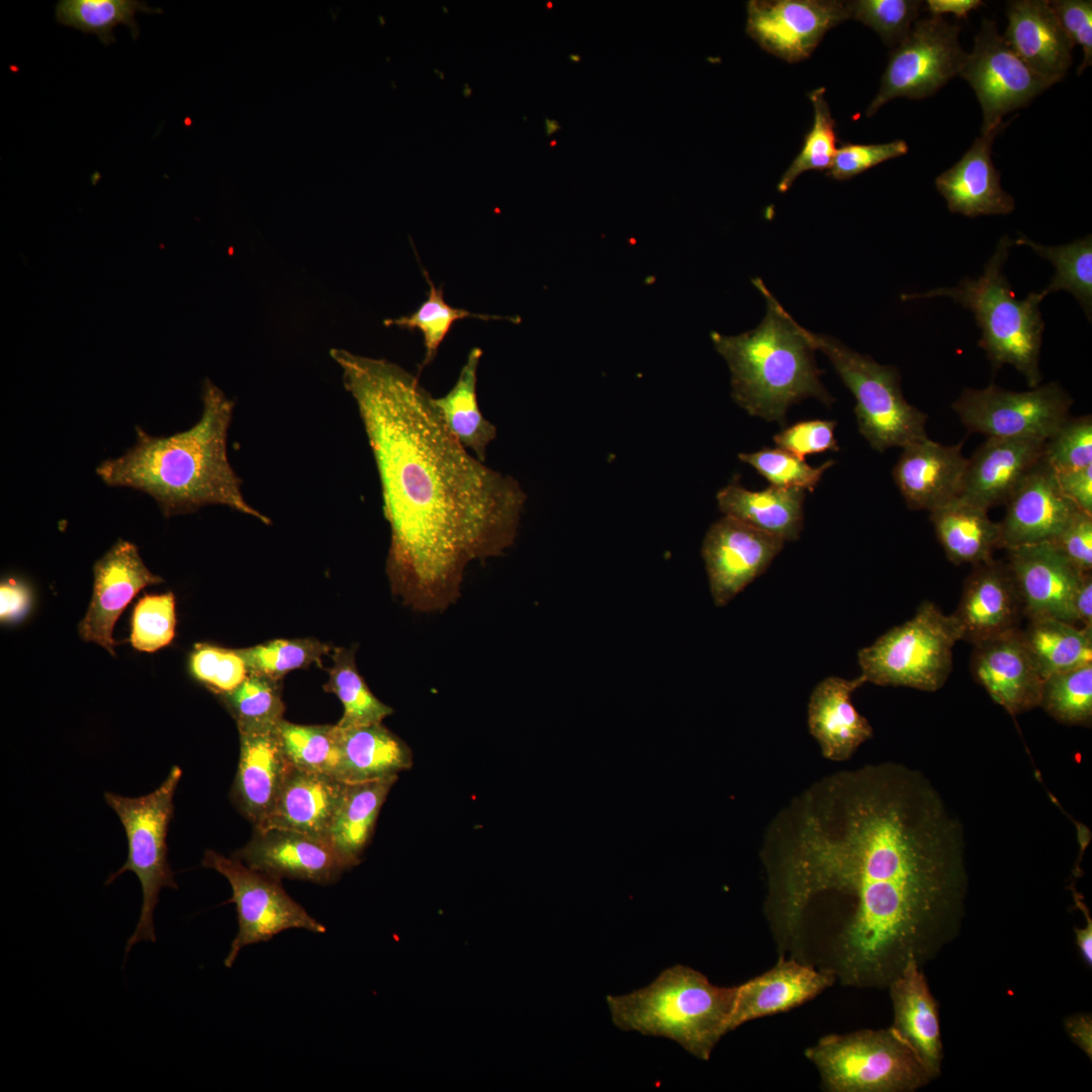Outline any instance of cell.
Segmentation results:
<instances>
[{"mask_svg": "<svg viewBox=\"0 0 1092 1092\" xmlns=\"http://www.w3.org/2000/svg\"><path fill=\"white\" fill-rule=\"evenodd\" d=\"M965 846L918 770L882 762L816 781L777 813L760 848L779 957L859 989L922 968L960 933Z\"/></svg>", "mask_w": 1092, "mask_h": 1092, "instance_id": "obj_1", "label": "cell"}, {"mask_svg": "<svg viewBox=\"0 0 1092 1092\" xmlns=\"http://www.w3.org/2000/svg\"><path fill=\"white\" fill-rule=\"evenodd\" d=\"M330 353L376 463L390 526L391 589L416 611L446 610L471 562L513 545L527 495L456 439L416 375L385 359Z\"/></svg>", "mask_w": 1092, "mask_h": 1092, "instance_id": "obj_2", "label": "cell"}, {"mask_svg": "<svg viewBox=\"0 0 1092 1092\" xmlns=\"http://www.w3.org/2000/svg\"><path fill=\"white\" fill-rule=\"evenodd\" d=\"M201 398L202 414L191 428L154 437L136 427L135 444L121 456L101 462L97 475L107 485L146 492L167 518L220 505L270 524L244 497L242 479L229 461L234 401L209 379Z\"/></svg>", "mask_w": 1092, "mask_h": 1092, "instance_id": "obj_3", "label": "cell"}, {"mask_svg": "<svg viewBox=\"0 0 1092 1092\" xmlns=\"http://www.w3.org/2000/svg\"><path fill=\"white\" fill-rule=\"evenodd\" d=\"M753 285L764 296L766 312L753 330L737 336L711 333L731 372L733 399L749 415L784 423L788 408L813 396L830 405L834 398L820 380L815 349L798 324L760 278Z\"/></svg>", "mask_w": 1092, "mask_h": 1092, "instance_id": "obj_4", "label": "cell"}, {"mask_svg": "<svg viewBox=\"0 0 1092 1092\" xmlns=\"http://www.w3.org/2000/svg\"><path fill=\"white\" fill-rule=\"evenodd\" d=\"M735 995L736 986H716L701 972L675 965L642 989L608 995L607 1004L618 1028L668 1038L708 1061L730 1032Z\"/></svg>", "mask_w": 1092, "mask_h": 1092, "instance_id": "obj_5", "label": "cell"}, {"mask_svg": "<svg viewBox=\"0 0 1092 1092\" xmlns=\"http://www.w3.org/2000/svg\"><path fill=\"white\" fill-rule=\"evenodd\" d=\"M1012 245L1007 235L1002 237L977 279L966 278L956 287L903 294L901 298L946 296L972 310L982 331L979 346L985 351L993 372L1010 364L1033 388L1042 378L1039 356L1044 322L1039 304L1045 296L1040 291L1030 292L1024 299L1016 298L1002 271Z\"/></svg>", "mask_w": 1092, "mask_h": 1092, "instance_id": "obj_6", "label": "cell"}, {"mask_svg": "<svg viewBox=\"0 0 1092 1092\" xmlns=\"http://www.w3.org/2000/svg\"><path fill=\"white\" fill-rule=\"evenodd\" d=\"M828 1092H913L932 1078L890 1026L829 1034L805 1051Z\"/></svg>", "mask_w": 1092, "mask_h": 1092, "instance_id": "obj_7", "label": "cell"}, {"mask_svg": "<svg viewBox=\"0 0 1092 1092\" xmlns=\"http://www.w3.org/2000/svg\"><path fill=\"white\" fill-rule=\"evenodd\" d=\"M801 331L811 346L829 359L853 394L859 433L875 450L903 448L928 438L925 429L928 417L905 399L897 368L882 365L830 336L810 332L802 326Z\"/></svg>", "mask_w": 1092, "mask_h": 1092, "instance_id": "obj_8", "label": "cell"}, {"mask_svg": "<svg viewBox=\"0 0 1092 1092\" xmlns=\"http://www.w3.org/2000/svg\"><path fill=\"white\" fill-rule=\"evenodd\" d=\"M181 776V768L174 765L164 782L148 795L135 798L110 792L104 795L124 828L128 844L124 863L108 877L105 885H110L125 872H132L140 881L143 894L139 921L126 941V954L139 942H156L154 911L160 892L164 888L177 889L168 861L167 834Z\"/></svg>", "mask_w": 1092, "mask_h": 1092, "instance_id": "obj_9", "label": "cell"}, {"mask_svg": "<svg viewBox=\"0 0 1092 1092\" xmlns=\"http://www.w3.org/2000/svg\"><path fill=\"white\" fill-rule=\"evenodd\" d=\"M962 640L953 615L925 601L914 616L858 651L866 682L934 692L948 678L952 648Z\"/></svg>", "mask_w": 1092, "mask_h": 1092, "instance_id": "obj_10", "label": "cell"}, {"mask_svg": "<svg viewBox=\"0 0 1092 1092\" xmlns=\"http://www.w3.org/2000/svg\"><path fill=\"white\" fill-rule=\"evenodd\" d=\"M202 866L228 880L233 893L230 901L237 909L238 932L223 961L225 968L234 966L245 946L266 942L284 930L326 932L325 925L285 892L281 880L210 849L204 852Z\"/></svg>", "mask_w": 1092, "mask_h": 1092, "instance_id": "obj_11", "label": "cell"}, {"mask_svg": "<svg viewBox=\"0 0 1092 1092\" xmlns=\"http://www.w3.org/2000/svg\"><path fill=\"white\" fill-rule=\"evenodd\" d=\"M1073 402L1055 381L1020 392L990 384L983 389L965 388L951 408L970 433L1046 441L1070 417Z\"/></svg>", "mask_w": 1092, "mask_h": 1092, "instance_id": "obj_12", "label": "cell"}, {"mask_svg": "<svg viewBox=\"0 0 1092 1092\" xmlns=\"http://www.w3.org/2000/svg\"><path fill=\"white\" fill-rule=\"evenodd\" d=\"M961 28L942 17L917 19L891 53L867 116H873L894 98L929 97L959 75L967 56L959 41Z\"/></svg>", "mask_w": 1092, "mask_h": 1092, "instance_id": "obj_13", "label": "cell"}, {"mask_svg": "<svg viewBox=\"0 0 1092 1092\" xmlns=\"http://www.w3.org/2000/svg\"><path fill=\"white\" fill-rule=\"evenodd\" d=\"M959 75L973 88L981 105V133L998 127L1006 114L1026 107L1051 87L1014 53L989 18L982 20Z\"/></svg>", "mask_w": 1092, "mask_h": 1092, "instance_id": "obj_14", "label": "cell"}, {"mask_svg": "<svg viewBox=\"0 0 1092 1092\" xmlns=\"http://www.w3.org/2000/svg\"><path fill=\"white\" fill-rule=\"evenodd\" d=\"M746 10V33L789 63L807 59L829 29L849 18L847 1L838 0H750Z\"/></svg>", "mask_w": 1092, "mask_h": 1092, "instance_id": "obj_15", "label": "cell"}, {"mask_svg": "<svg viewBox=\"0 0 1092 1092\" xmlns=\"http://www.w3.org/2000/svg\"><path fill=\"white\" fill-rule=\"evenodd\" d=\"M784 541L735 518L724 516L707 531L702 555L717 607L726 606L781 552Z\"/></svg>", "mask_w": 1092, "mask_h": 1092, "instance_id": "obj_16", "label": "cell"}, {"mask_svg": "<svg viewBox=\"0 0 1092 1092\" xmlns=\"http://www.w3.org/2000/svg\"><path fill=\"white\" fill-rule=\"evenodd\" d=\"M94 585L89 608L78 626L81 638L115 655L112 637L117 619L144 587L163 581L152 573L138 547L118 540L93 566Z\"/></svg>", "mask_w": 1092, "mask_h": 1092, "instance_id": "obj_17", "label": "cell"}, {"mask_svg": "<svg viewBox=\"0 0 1092 1092\" xmlns=\"http://www.w3.org/2000/svg\"><path fill=\"white\" fill-rule=\"evenodd\" d=\"M234 856L279 880L320 885L335 883L347 870L327 840L281 828L255 829L251 840Z\"/></svg>", "mask_w": 1092, "mask_h": 1092, "instance_id": "obj_18", "label": "cell"}, {"mask_svg": "<svg viewBox=\"0 0 1092 1092\" xmlns=\"http://www.w3.org/2000/svg\"><path fill=\"white\" fill-rule=\"evenodd\" d=\"M971 670L989 696L1011 715L1039 706L1043 678L1019 628L974 644Z\"/></svg>", "mask_w": 1092, "mask_h": 1092, "instance_id": "obj_19", "label": "cell"}, {"mask_svg": "<svg viewBox=\"0 0 1092 1092\" xmlns=\"http://www.w3.org/2000/svg\"><path fill=\"white\" fill-rule=\"evenodd\" d=\"M1007 552L1023 616L1028 620L1052 618L1075 624L1073 598L1084 572L1075 568L1051 542Z\"/></svg>", "mask_w": 1092, "mask_h": 1092, "instance_id": "obj_20", "label": "cell"}, {"mask_svg": "<svg viewBox=\"0 0 1092 1092\" xmlns=\"http://www.w3.org/2000/svg\"><path fill=\"white\" fill-rule=\"evenodd\" d=\"M1000 548L1052 542L1079 510L1061 491L1054 469L1041 460L1005 504Z\"/></svg>", "mask_w": 1092, "mask_h": 1092, "instance_id": "obj_21", "label": "cell"}, {"mask_svg": "<svg viewBox=\"0 0 1092 1092\" xmlns=\"http://www.w3.org/2000/svg\"><path fill=\"white\" fill-rule=\"evenodd\" d=\"M952 615L961 627L962 640L973 644L1017 629L1023 610L1008 563L991 558L974 565Z\"/></svg>", "mask_w": 1092, "mask_h": 1092, "instance_id": "obj_22", "label": "cell"}, {"mask_svg": "<svg viewBox=\"0 0 1092 1092\" xmlns=\"http://www.w3.org/2000/svg\"><path fill=\"white\" fill-rule=\"evenodd\" d=\"M963 443L925 438L902 448L893 478L909 509L932 512L959 497L968 463Z\"/></svg>", "mask_w": 1092, "mask_h": 1092, "instance_id": "obj_23", "label": "cell"}, {"mask_svg": "<svg viewBox=\"0 0 1092 1092\" xmlns=\"http://www.w3.org/2000/svg\"><path fill=\"white\" fill-rule=\"evenodd\" d=\"M1044 442L987 438L968 459L959 497L986 511L1006 504L1041 460Z\"/></svg>", "mask_w": 1092, "mask_h": 1092, "instance_id": "obj_24", "label": "cell"}, {"mask_svg": "<svg viewBox=\"0 0 1092 1092\" xmlns=\"http://www.w3.org/2000/svg\"><path fill=\"white\" fill-rule=\"evenodd\" d=\"M1006 125L1004 122L981 133L952 167L935 178V187L949 211L977 217L1014 210V198L1001 187L1000 173L992 161V145Z\"/></svg>", "mask_w": 1092, "mask_h": 1092, "instance_id": "obj_25", "label": "cell"}, {"mask_svg": "<svg viewBox=\"0 0 1092 1092\" xmlns=\"http://www.w3.org/2000/svg\"><path fill=\"white\" fill-rule=\"evenodd\" d=\"M1003 37L1014 53L1051 86L1070 69L1074 44L1062 27L1050 1L1007 2Z\"/></svg>", "mask_w": 1092, "mask_h": 1092, "instance_id": "obj_26", "label": "cell"}, {"mask_svg": "<svg viewBox=\"0 0 1092 1092\" xmlns=\"http://www.w3.org/2000/svg\"><path fill=\"white\" fill-rule=\"evenodd\" d=\"M835 983L830 974L779 957L771 969L736 986L729 1029L733 1031L753 1019L796 1008Z\"/></svg>", "mask_w": 1092, "mask_h": 1092, "instance_id": "obj_27", "label": "cell"}, {"mask_svg": "<svg viewBox=\"0 0 1092 1092\" xmlns=\"http://www.w3.org/2000/svg\"><path fill=\"white\" fill-rule=\"evenodd\" d=\"M239 735L240 758L232 797L256 828L271 811L291 764L277 727L239 731Z\"/></svg>", "mask_w": 1092, "mask_h": 1092, "instance_id": "obj_28", "label": "cell"}, {"mask_svg": "<svg viewBox=\"0 0 1092 1092\" xmlns=\"http://www.w3.org/2000/svg\"><path fill=\"white\" fill-rule=\"evenodd\" d=\"M866 684L860 674L846 679L829 676L812 691L808 704V726L824 757L843 761L873 736V728L851 702L852 693Z\"/></svg>", "mask_w": 1092, "mask_h": 1092, "instance_id": "obj_29", "label": "cell"}, {"mask_svg": "<svg viewBox=\"0 0 1092 1092\" xmlns=\"http://www.w3.org/2000/svg\"><path fill=\"white\" fill-rule=\"evenodd\" d=\"M888 989L893 1007L891 1027L908 1043L934 1080L941 1073L943 1045L938 1006L921 967L909 964Z\"/></svg>", "mask_w": 1092, "mask_h": 1092, "instance_id": "obj_30", "label": "cell"}, {"mask_svg": "<svg viewBox=\"0 0 1092 1092\" xmlns=\"http://www.w3.org/2000/svg\"><path fill=\"white\" fill-rule=\"evenodd\" d=\"M345 786L333 776L291 765L271 811L255 829H289L328 841Z\"/></svg>", "mask_w": 1092, "mask_h": 1092, "instance_id": "obj_31", "label": "cell"}, {"mask_svg": "<svg viewBox=\"0 0 1092 1092\" xmlns=\"http://www.w3.org/2000/svg\"><path fill=\"white\" fill-rule=\"evenodd\" d=\"M805 490L770 485L763 490L745 488L736 476L717 493L720 511L749 526L786 541L798 540L803 529Z\"/></svg>", "mask_w": 1092, "mask_h": 1092, "instance_id": "obj_32", "label": "cell"}, {"mask_svg": "<svg viewBox=\"0 0 1092 1092\" xmlns=\"http://www.w3.org/2000/svg\"><path fill=\"white\" fill-rule=\"evenodd\" d=\"M338 729L340 781L354 784L398 777L413 766L408 745L382 723Z\"/></svg>", "mask_w": 1092, "mask_h": 1092, "instance_id": "obj_33", "label": "cell"}, {"mask_svg": "<svg viewBox=\"0 0 1092 1092\" xmlns=\"http://www.w3.org/2000/svg\"><path fill=\"white\" fill-rule=\"evenodd\" d=\"M397 778L346 783L328 841L347 870L359 863L381 807Z\"/></svg>", "mask_w": 1092, "mask_h": 1092, "instance_id": "obj_34", "label": "cell"}, {"mask_svg": "<svg viewBox=\"0 0 1092 1092\" xmlns=\"http://www.w3.org/2000/svg\"><path fill=\"white\" fill-rule=\"evenodd\" d=\"M929 519L947 559L956 565H976L993 558L1000 548V526L988 511L961 497L930 512Z\"/></svg>", "mask_w": 1092, "mask_h": 1092, "instance_id": "obj_35", "label": "cell"}, {"mask_svg": "<svg viewBox=\"0 0 1092 1092\" xmlns=\"http://www.w3.org/2000/svg\"><path fill=\"white\" fill-rule=\"evenodd\" d=\"M481 356V349H471L454 386L444 396L434 397V402L456 439L484 462L487 447L496 438V428L483 417L477 401V368Z\"/></svg>", "mask_w": 1092, "mask_h": 1092, "instance_id": "obj_36", "label": "cell"}, {"mask_svg": "<svg viewBox=\"0 0 1092 1092\" xmlns=\"http://www.w3.org/2000/svg\"><path fill=\"white\" fill-rule=\"evenodd\" d=\"M1021 634L1043 679L1092 663V628L1043 618L1029 620Z\"/></svg>", "mask_w": 1092, "mask_h": 1092, "instance_id": "obj_37", "label": "cell"}, {"mask_svg": "<svg viewBox=\"0 0 1092 1092\" xmlns=\"http://www.w3.org/2000/svg\"><path fill=\"white\" fill-rule=\"evenodd\" d=\"M332 658L333 666L328 670L329 678L324 689L335 694L343 705V716L337 723L339 727L382 723L383 719L393 713L366 685L357 669L352 649L335 648Z\"/></svg>", "mask_w": 1092, "mask_h": 1092, "instance_id": "obj_38", "label": "cell"}, {"mask_svg": "<svg viewBox=\"0 0 1092 1092\" xmlns=\"http://www.w3.org/2000/svg\"><path fill=\"white\" fill-rule=\"evenodd\" d=\"M1013 245L1027 246L1038 256L1051 261L1056 269L1050 284L1041 290L1044 296L1059 290L1071 292L1085 311L1089 321L1092 314V239H1084L1057 246H1043L1023 234L1012 241Z\"/></svg>", "mask_w": 1092, "mask_h": 1092, "instance_id": "obj_39", "label": "cell"}, {"mask_svg": "<svg viewBox=\"0 0 1092 1092\" xmlns=\"http://www.w3.org/2000/svg\"><path fill=\"white\" fill-rule=\"evenodd\" d=\"M55 11L59 23L93 33L107 46L115 41L113 29L118 24L126 25L136 38L140 29L135 14L160 13L161 10L138 0H60Z\"/></svg>", "mask_w": 1092, "mask_h": 1092, "instance_id": "obj_40", "label": "cell"}, {"mask_svg": "<svg viewBox=\"0 0 1092 1092\" xmlns=\"http://www.w3.org/2000/svg\"><path fill=\"white\" fill-rule=\"evenodd\" d=\"M277 732L293 767L338 779L340 744L337 724L299 725L283 719L277 726Z\"/></svg>", "mask_w": 1092, "mask_h": 1092, "instance_id": "obj_41", "label": "cell"}, {"mask_svg": "<svg viewBox=\"0 0 1092 1092\" xmlns=\"http://www.w3.org/2000/svg\"><path fill=\"white\" fill-rule=\"evenodd\" d=\"M219 696L239 731L275 728L283 720L280 680L249 672L237 688Z\"/></svg>", "mask_w": 1092, "mask_h": 1092, "instance_id": "obj_42", "label": "cell"}, {"mask_svg": "<svg viewBox=\"0 0 1092 1092\" xmlns=\"http://www.w3.org/2000/svg\"><path fill=\"white\" fill-rule=\"evenodd\" d=\"M423 271L430 286L427 299L412 314L384 321L385 326H397L407 330H419L423 333L426 351L421 369L434 360L441 343L455 322L466 317H478L484 321L516 320L510 316L474 313L464 308L451 306L444 299L443 288L436 287L427 271Z\"/></svg>", "mask_w": 1092, "mask_h": 1092, "instance_id": "obj_43", "label": "cell"}, {"mask_svg": "<svg viewBox=\"0 0 1092 1092\" xmlns=\"http://www.w3.org/2000/svg\"><path fill=\"white\" fill-rule=\"evenodd\" d=\"M1039 706L1059 722L1088 726L1092 719V663L1043 679Z\"/></svg>", "mask_w": 1092, "mask_h": 1092, "instance_id": "obj_44", "label": "cell"}, {"mask_svg": "<svg viewBox=\"0 0 1092 1092\" xmlns=\"http://www.w3.org/2000/svg\"><path fill=\"white\" fill-rule=\"evenodd\" d=\"M825 88L819 87L809 93L814 110V120L806 133L803 147L778 183V191L787 192L795 180L809 170H828L837 151L835 120L824 97Z\"/></svg>", "mask_w": 1092, "mask_h": 1092, "instance_id": "obj_45", "label": "cell"}, {"mask_svg": "<svg viewBox=\"0 0 1092 1092\" xmlns=\"http://www.w3.org/2000/svg\"><path fill=\"white\" fill-rule=\"evenodd\" d=\"M248 671L274 680L289 671L311 664L322 665V659L332 648L316 639H276L256 646L238 649Z\"/></svg>", "mask_w": 1092, "mask_h": 1092, "instance_id": "obj_46", "label": "cell"}, {"mask_svg": "<svg viewBox=\"0 0 1092 1092\" xmlns=\"http://www.w3.org/2000/svg\"><path fill=\"white\" fill-rule=\"evenodd\" d=\"M849 18L875 30L889 47H897L911 31L923 9L917 0L847 1Z\"/></svg>", "mask_w": 1092, "mask_h": 1092, "instance_id": "obj_47", "label": "cell"}, {"mask_svg": "<svg viewBox=\"0 0 1092 1092\" xmlns=\"http://www.w3.org/2000/svg\"><path fill=\"white\" fill-rule=\"evenodd\" d=\"M742 462L751 465L771 485L813 491L823 473L834 464L832 459L820 466L808 465L805 460L781 448H764L753 453H740Z\"/></svg>", "mask_w": 1092, "mask_h": 1092, "instance_id": "obj_48", "label": "cell"}, {"mask_svg": "<svg viewBox=\"0 0 1092 1092\" xmlns=\"http://www.w3.org/2000/svg\"><path fill=\"white\" fill-rule=\"evenodd\" d=\"M175 625L173 594L147 595L133 610L129 638L131 645L141 651H156L173 640Z\"/></svg>", "mask_w": 1092, "mask_h": 1092, "instance_id": "obj_49", "label": "cell"}, {"mask_svg": "<svg viewBox=\"0 0 1092 1092\" xmlns=\"http://www.w3.org/2000/svg\"><path fill=\"white\" fill-rule=\"evenodd\" d=\"M1042 460L1055 471L1092 465V418L1069 417L1044 442Z\"/></svg>", "mask_w": 1092, "mask_h": 1092, "instance_id": "obj_50", "label": "cell"}, {"mask_svg": "<svg viewBox=\"0 0 1092 1092\" xmlns=\"http://www.w3.org/2000/svg\"><path fill=\"white\" fill-rule=\"evenodd\" d=\"M191 674L208 689L222 695L237 688L248 675L238 649L197 644L190 655Z\"/></svg>", "mask_w": 1092, "mask_h": 1092, "instance_id": "obj_51", "label": "cell"}, {"mask_svg": "<svg viewBox=\"0 0 1092 1092\" xmlns=\"http://www.w3.org/2000/svg\"><path fill=\"white\" fill-rule=\"evenodd\" d=\"M909 148L905 141L883 144H844L837 148L827 175L836 180L854 177L885 161L904 156Z\"/></svg>", "mask_w": 1092, "mask_h": 1092, "instance_id": "obj_52", "label": "cell"}, {"mask_svg": "<svg viewBox=\"0 0 1092 1092\" xmlns=\"http://www.w3.org/2000/svg\"><path fill=\"white\" fill-rule=\"evenodd\" d=\"M836 422L827 420L803 421L787 427L776 434L774 441L784 449L804 460L806 455L827 450L838 451L834 437Z\"/></svg>", "mask_w": 1092, "mask_h": 1092, "instance_id": "obj_53", "label": "cell"}, {"mask_svg": "<svg viewBox=\"0 0 1092 1092\" xmlns=\"http://www.w3.org/2000/svg\"><path fill=\"white\" fill-rule=\"evenodd\" d=\"M1050 4L1072 43L1083 50V61L1077 68L1081 75L1092 64V1L1053 0Z\"/></svg>", "mask_w": 1092, "mask_h": 1092, "instance_id": "obj_54", "label": "cell"}, {"mask_svg": "<svg viewBox=\"0 0 1092 1092\" xmlns=\"http://www.w3.org/2000/svg\"><path fill=\"white\" fill-rule=\"evenodd\" d=\"M1079 571L1092 569V514L1078 510L1051 542Z\"/></svg>", "mask_w": 1092, "mask_h": 1092, "instance_id": "obj_55", "label": "cell"}, {"mask_svg": "<svg viewBox=\"0 0 1092 1092\" xmlns=\"http://www.w3.org/2000/svg\"><path fill=\"white\" fill-rule=\"evenodd\" d=\"M1055 474L1063 494L1079 510L1092 514V465Z\"/></svg>", "mask_w": 1092, "mask_h": 1092, "instance_id": "obj_56", "label": "cell"}, {"mask_svg": "<svg viewBox=\"0 0 1092 1092\" xmlns=\"http://www.w3.org/2000/svg\"><path fill=\"white\" fill-rule=\"evenodd\" d=\"M29 605L27 587L14 579L3 581L0 586V617L2 622L19 619Z\"/></svg>", "mask_w": 1092, "mask_h": 1092, "instance_id": "obj_57", "label": "cell"}, {"mask_svg": "<svg viewBox=\"0 0 1092 1092\" xmlns=\"http://www.w3.org/2000/svg\"><path fill=\"white\" fill-rule=\"evenodd\" d=\"M1064 1028L1070 1039L1089 1058H1092V1016L1075 1013L1064 1019Z\"/></svg>", "mask_w": 1092, "mask_h": 1092, "instance_id": "obj_58", "label": "cell"}, {"mask_svg": "<svg viewBox=\"0 0 1092 1092\" xmlns=\"http://www.w3.org/2000/svg\"><path fill=\"white\" fill-rule=\"evenodd\" d=\"M1074 623L1081 627L1092 628V575L1084 572L1073 598Z\"/></svg>", "mask_w": 1092, "mask_h": 1092, "instance_id": "obj_59", "label": "cell"}, {"mask_svg": "<svg viewBox=\"0 0 1092 1092\" xmlns=\"http://www.w3.org/2000/svg\"><path fill=\"white\" fill-rule=\"evenodd\" d=\"M1073 896L1078 909L1083 913L1085 917V925L1082 928L1075 927V941L1081 958L1088 968L1092 966V919L1090 916L1087 905L1082 900V897L1077 891H1073Z\"/></svg>", "mask_w": 1092, "mask_h": 1092, "instance_id": "obj_60", "label": "cell"}, {"mask_svg": "<svg viewBox=\"0 0 1092 1092\" xmlns=\"http://www.w3.org/2000/svg\"><path fill=\"white\" fill-rule=\"evenodd\" d=\"M984 6L981 0H927L923 7L931 16L942 17L953 14L958 18H968L971 11Z\"/></svg>", "mask_w": 1092, "mask_h": 1092, "instance_id": "obj_61", "label": "cell"}]
</instances>
